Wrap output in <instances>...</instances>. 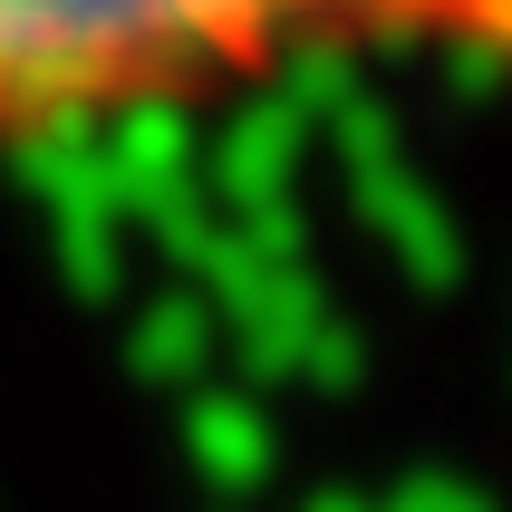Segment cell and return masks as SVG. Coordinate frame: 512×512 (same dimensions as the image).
<instances>
[{
    "instance_id": "obj_1",
    "label": "cell",
    "mask_w": 512,
    "mask_h": 512,
    "mask_svg": "<svg viewBox=\"0 0 512 512\" xmlns=\"http://www.w3.org/2000/svg\"><path fill=\"white\" fill-rule=\"evenodd\" d=\"M358 39L512 58V0H0V136L184 107Z\"/></svg>"
}]
</instances>
